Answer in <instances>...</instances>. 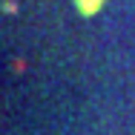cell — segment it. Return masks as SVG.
<instances>
[{
	"instance_id": "1",
	"label": "cell",
	"mask_w": 135,
	"mask_h": 135,
	"mask_svg": "<svg viewBox=\"0 0 135 135\" xmlns=\"http://www.w3.org/2000/svg\"><path fill=\"white\" fill-rule=\"evenodd\" d=\"M104 3L107 0H75V9L81 12L83 17H92V15H98L104 9Z\"/></svg>"
}]
</instances>
